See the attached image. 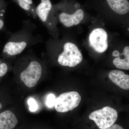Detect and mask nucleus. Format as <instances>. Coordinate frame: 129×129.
Instances as JSON below:
<instances>
[{
    "mask_svg": "<svg viewBox=\"0 0 129 129\" xmlns=\"http://www.w3.org/2000/svg\"><path fill=\"white\" fill-rule=\"evenodd\" d=\"M34 25L30 22L24 23L21 30L13 34L5 44L3 50L4 55L13 56L22 53L29 46L38 42L39 37L34 35Z\"/></svg>",
    "mask_w": 129,
    "mask_h": 129,
    "instance_id": "1",
    "label": "nucleus"
},
{
    "mask_svg": "<svg viewBox=\"0 0 129 129\" xmlns=\"http://www.w3.org/2000/svg\"><path fill=\"white\" fill-rule=\"evenodd\" d=\"M63 49L62 52L58 57V62L60 65L74 67L82 61V53L75 44L67 42L63 45Z\"/></svg>",
    "mask_w": 129,
    "mask_h": 129,
    "instance_id": "2",
    "label": "nucleus"
},
{
    "mask_svg": "<svg viewBox=\"0 0 129 129\" xmlns=\"http://www.w3.org/2000/svg\"><path fill=\"white\" fill-rule=\"evenodd\" d=\"M118 113L116 110L107 106L91 113L89 115L91 120L94 121L99 128H106L112 126L117 120Z\"/></svg>",
    "mask_w": 129,
    "mask_h": 129,
    "instance_id": "3",
    "label": "nucleus"
},
{
    "mask_svg": "<svg viewBox=\"0 0 129 129\" xmlns=\"http://www.w3.org/2000/svg\"><path fill=\"white\" fill-rule=\"evenodd\" d=\"M81 99L80 95L76 91L64 92L56 98L55 109L60 113L72 111L78 106Z\"/></svg>",
    "mask_w": 129,
    "mask_h": 129,
    "instance_id": "4",
    "label": "nucleus"
},
{
    "mask_svg": "<svg viewBox=\"0 0 129 129\" xmlns=\"http://www.w3.org/2000/svg\"><path fill=\"white\" fill-rule=\"evenodd\" d=\"M42 68L40 63L35 60L31 61L20 74V79L28 88H32L37 84L41 77Z\"/></svg>",
    "mask_w": 129,
    "mask_h": 129,
    "instance_id": "5",
    "label": "nucleus"
},
{
    "mask_svg": "<svg viewBox=\"0 0 129 129\" xmlns=\"http://www.w3.org/2000/svg\"><path fill=\"white\" fill-rule=\"evenodd\" d=\"M80 8L76 10L73 14H70L66 12L60 4L52 7L53 9L59 12L58 19L63 25L67 27L77 25L83 20L84 12Z\"/></svg>",
    "mask_w": 129,
    "mask_h": 129,
    "instance_id": "6",
    "label": "nucleus"
},
{
    "mask_svg": "<svg viewBox=\"0 0 129 129\" xmlns=\"http://www.w3.org/2000/svg\"><path fill=\"white\" fill-rule=\"evenodd\" d=\"M90 46L96 52L103 53L108 48V34L102 28H97L92 30L89 36Z\"/></svg>",
    "mask_w": 129,
    "mask_h": 129,
    "instance_id": "7",
    "label": "nucleus"
},
{
    "mask_svg": "<svg viewBox=\"0 0 129 129\" xmlns=\"http://www.w3.org/2000/svg\"><path fill=\"white\" fill-rule=\"evenodd\" d=\"M110 79L123 89H129V75L119 70H113L109 74Z\"/></svg>",
    "mask_w": 129,
    "mask_h": 129,
    "instance_id": "8",
    "label": "nucleus"
},
{
    "mask_svg": "<svg viewBox=\"0 0 129 129\" xmlns=\"http://www.w3.org/2000/svg\"><path fill=\"white\" fill-rule=\"evenodd\" d=\"M18 122L16 116L11 111L6 110L0 113V129H13Z\"/></svg>",
    "mask_w": 129,
    "mask_h": 129,
    "instance_id": "9",
    "label": "nucleus"
},
{
    "mask_svg": "<svg viewBox=\"0 0 129 129\" xmlns=\"http://www.w3.org/2000/svg\"><path fill=\"white\" fill-rule=\"evenodd\" d=\"M123 53L124 55V58L122 55L115 58L113 61V63L116 68L119 69L128 70L129 69V47L126 46L124 49Z\"/></svg>",
    "mask_w": 129,
    "mask_h": 129,
    "instance_id": "10",
    "label": "nucleus"
},
{
    "mask_svg": "<svg viewBox=\"0 0 129 129\" xmlns=\"http://www.w3.org/2000/svg\"><path fill=\"white\" fill-rule=\"evenodd\" d=\"M23 9L29 16L36 19L37 16L36 13V7L32 0H12Z\"/></svg>",
    "mask_w": 129,
    "mask_h": 129,
    "instance_id": "11",
    "label": "nucleus"
},
{
    "mask_svg": "<svg viewBox=\"0 0 129 129\" xmlns=\"http://www.w3.org/2000/svg\"><path fill=\"white\" fill-rule=\"evenodd\" d=\"M27 103L29 106V111L31 112H35L38 109V104L34 98H29L28 100Z\"/></svg>",
    "mask_w": 129,
    "mask_h": 129,
    "instance_id": "12",
    "label": "nucleus"
},
{
    "mask_svg": "<svg viewBox=\"0 0 129 129\" xmlns=\"http://www.w3.org/2000/svg\"><path fill=\"white\" fill-rule=\"evenodd\" d=\"M8 67L6 63L0 59V78L3 77L7 73Z\"/></svg>",
    "mask_w": 129,
    "mask_h": 129,
    "instance_id": "13",
    "label": "nucleus"
},
{
    "mask_svg": "<svg viewBox=\"0 0 129 129\" xmlns=\"http://www.w3.org/2000/svg\"><path fill=\"white\" fill-rule=\"evenodd\" d=\"M56 97L55 95L52 94H48L47 97L46 104L47 107L51 108L54 106Z\"/></svg>",
    "mask_w": 129,
    "mask_h": 129,
    "instance_id": "14",
    "label": "nucleus"
},
{
    "mask_svg": "<svg viewBox=\"0 0 129 129\" xmlns=\"http://www.w3.org/2000/svg\"><path fill=\"white\" fill-rule=\"evenodd\" d=\"M7 4L5 0H0V17H5Z\"/></svg>",
    "mask_w": 129,
    "mask_h": 129,
    "instance_id": "15",
    "label": "nucleus"
},
{
    "mask_svg": "<svg viewBox=\"0 0 129 129\" xmlns=\"http://www.w3.org/2000/svg\"><path fill=\"white\" fill-rule=\"evenodd\" d=\"M103 129H124L122 126L118 124H113L110 127Z\"/></svg>",
    "mask_w": 129,
    "mask_h": 129,
    "instance_id": "16",
    "label": "nucleus"
},
{
    "mask_svg": "<svg viewBox=\"0 0 129 129\" xmlns=\"http://www.w3.org/2000/svg\"><path fill=\"white\" fill-rule=\"evenodd\" d=\"M120 53H119L118 51L115 50L113 52L112 55L114 57H118L120 55Z\"/></svg>",
    "mask_w": 129,
    "mask_h": 129,
    "instance_id": "17",
    "label": "nucleus"
}]
</instances>
